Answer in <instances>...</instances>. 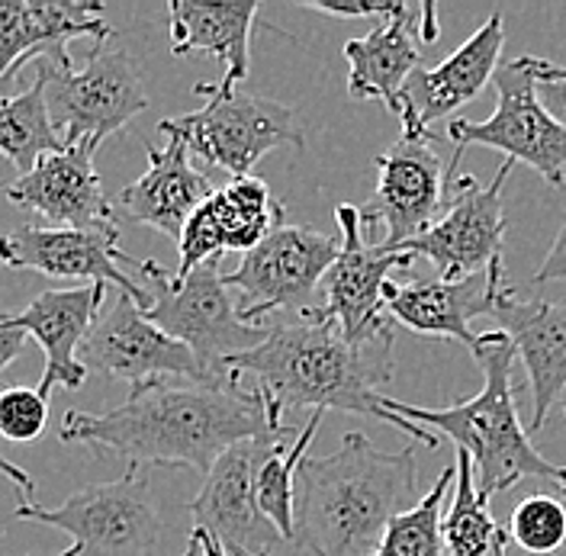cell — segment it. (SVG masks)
Listing matches in <instances>:
<instances>
[{
	"instance_id": "obj_1",
	"label": "cell",
	"mask_w": 566,
	"mask_h": 556,
	"mask_svg": "<svg viewBox=\"0 0 566 556\" xmlns=\"http://www.w3.org/2000/svg\"><path fill=\"white\" fill-rule=\"evenodd\" d=\"M268 335L258 348L235 354L229 360V374L254 377V389L268 402L274 424H283L286 409H313V412H348V416L380 418L396 424L402 434L424 448H438V438L402 416L384 409L380 396L392 380V328L354 345L342 328L318 310L290 315H271Z\"/></svg>"
},
{
	"instance_id": "obj_2",
	"label": "cell",
	"mask_w": 566,
	"mask_h": 556,
	"mask_svg": "<svg viewBox=\"0 0 566 556\" xmlns=\"http://www.w3.org/2000/svg\"><path fill=\"white\" fill-rule=\"evenodd\" d=\"M258 389L177 386L151 380L109 412H69L59 438L97 453L123 457L129 466L161 463L210 473L212 463L242 441L283 434Z\"/></svg>"
},
{
	"instance_id": "obj_3",
	"label": "cell",
	"mask_w": 566,
	"mask_h": 556,
	"mask_svg": "<svg viewBox=\"0 0 566 556\" xmlns=\"http://www.w3.org/2000/svg\"><path fill=\"white\" fill-rule=\"evenodd\" d=\"M416 448L380 451L345 434L328 457H306L296 476V541L313 556H374L387 524L419 502Z\"/></svg>"
},
{
	"instance_id": "obj_4",
	"label": "cell",
	"mask_w": 566,
	"mask_h": 556,
	"mask_svg": "<svg viewBox=\"0 0 566 556\" xmlns=\"http://www.w3.org/2000/svg\"><path fill=\"white\" fill-rule=\"evenodd\" d=\"M473 357L483 370V389L470 399L448 409H422L412 402L380 396L384 409L392 416L409 418L416 424H428V431H441L460 451L470 453L476 470V489L490 502L493 495L512 489L515 483L537 476L554 480L557 489L566 486V466L551 463L534 451L531 434L522 428L512 396V367L515 348L502 332H483Z\"/></svg>"
},
{
	"instance_id": "obj_5",
	"label": "cell",
	"mask_w": 566,
	"mask_h": 556,
	"mask_svg": "<svg viewBox=\"0 0 566 556\" xmlns=\"http://www.w3.org/2000/svg\"><path fill=\"white\" fill-rule=\"evenodd\" d=\"M136 267L151 296L145 318L193 350L216 386H232L235 380L229 374V360L258 348L268 335V325H251L242 318L219 261L197 267L187 277H177L145 258H136Z\"/></svg>"
},
{
	"instance_id": "obj_6",
	"label": "cell",
	"mask_w": 566,
	"mask_h": 556,
	"mask_svg": "<svg viewBox=\"0 0 566 556\" xmlns=\"http://www.w3.org/2000/svg\"><path fill=\"white\" fill-rule=\"evenodd\" d=\"M17 518L69 534L71 547L62 556H145L161 541V515L139 466L119 480L77 489L55 508L23 502Z\"/></svg>"
},
{
	"instance_id": "obj_7",
	"label": "cell",
	"mask_w": 566,
	"mask_h": 556,
	"mask_svg": "<svg viewBox=\"0 0 566 556\" xmlns=\"http://www.w3.org/2000/svg\"><path fill=\"white\" fill-rule=\"evenodd\" d=\"M207 104L197 113H184L158 126L161 136H177L190 155L203 158L212 168L235 177H251V168L274 148H303V133L290 106L254 97V94H222L216 84H197Z\"/></svg>"
},
{
	"instance_id": "obj_8",
	"label": "cell",
	"mask_w": 566,
	"mask_h": 556,
	"mask_svg": "<svg viewBox=\"0 0 566 556\" xmlns=\"http://www.w3.org/2000/svg\"><path fill=\"white\" fill-rule=\"evenodd\" d=\"M35 69L45 74L49 116L65 145H101L148 109L139 69L126 49L97 42L81 69L55 62H39Z\"/></svg>"
},
{
	"instance_id": "obj_9",
	"label": "cell",
	"mask_w": 566,
	"mask_h": 556,
	"mask_svg": "<svg viewBox=\"0 0 566 556\" xmlns=\"http://www.w3.org/2000/svg\"><path fill=\"white\" fill-rule=\"evenodd\" d=\"M493 116L483 123L451 119L448 139L463 155L467 145H483L502 151L509 161L534 168L547 183L560 187L566 180V129L537 101L534 55H522L495 71Z\"/></svg>"
},
{
	"instance_id": "obj_10",
	"label": "cell",
	"mask_w": 566,
	"mask_h": 556,
	"mask_svg": "<svg viewBox=\"0 0 566 556\" xmlns=\"http://www.w3.org/2000/svg\"><path fill=\"white\" fill-rule=\"evenodd\" d=\"M342 254V235H325L313 225H281L254 251L242 254L239 271L226 286L239 293V313L251 325L283 313L310 310V296Z\"/></svg>"
},
{
	"instance_id": "obj_11",
	"label": "cell",
	"mask_w": 566,
	"mask_h": 556,
	"mask_svg": "<svg viewBox=\"0 0 566 556\" xmlns=\"http://www.w3.org/2000/svg\"><path fill=\"white\" fill-rule=\"evenodd\" d=\"M438 136L399 139L389 151L377 155V190L360 209L364 229H380L377 248L399 251L402 244L424 235L451 203L458 171L434 155Z\"/></svg>"
},
{
	"instance_id": "obj_12",
	"label": "cell",
	"mask_w": 566,
	"mask_h": 556,
	"mask_svg": "<svg viewBox=\"0 0 566 556\" xmlns=\"http://www.w3.org/2000/svg\"><path fill=\"white\" fill-rule=\"evenodd\" d=\"M77 357L87 367V374L97 370L106 377L126 380L133 389L168 377L216 386L207 367L197 360V354L175 342L168 332H161L155 322H148L129 293H119L106 310H101Z\"/></svg>"
},
{
	"instance_id": "obj_13",
	"label": "cell",
	"mask_w": 566,
	"mask_h": 556,
	"mask_svg": "<svg viewBox=\"0 0 566 556\" xmlns=\"http://www.w3.org/2000/svg\"><path fill=\"white\" fill-rule=\"evenodd\" d=\"M335 222L342 232V254L325 277V303L318 313L332 318L348 342L360 345L392 328L387 315L389 274L406 271L416 258L364 242L360 209L352 203L335 207Z\"/></svg>"
},
{
	"instance_id": "obj_14",
	"label": "cell",
	"mask_w": 566,
	"mask_h": 556,
	"mask_svg": "<svg viewBox=\"0 0 566 556\" xmlns=\"http://www.w3.org/2000/svg\"><path fill=\"white\" fill-rule=\"evenodd\" d=\"M515 161L505 158L493 183L480 187L476 177H458L451 190L448 212L409 244L399 251L412 258H428L441 280H463L483 274L493 261L502 258V239H505V216H502V190L512 175Z\"/></svg>"
},
{
	"instance_id": "obj_15",
	"label": "cell",
	"mask_w": 566,
	"mask_h": 556,
	"mask_svg": "<svg viewBox=\"0 0 566 556\" xmlns=\"http://www.w3.org/2000/svg\"><path fill=\"white\" fill-rule=\"evenodd\" d=\"M283 434L242 441L212 463L200 492L190 499V515L197 522L193 527H203L222 547H239L254 556L277 550L283 534L258 505V470Z\"/></svg>"
},
{
	"instance_id": "obj_16",
	"label": "cell",
	"mask_w": 566,
	"mask_h": 556,
	"mask_svg": "<svg viewBox=\"0 0 566 556\" xmlns=\"http://www.w3.org/2000/svg\"><path fill=\"white\" fill-rule=\"evenodd\" d=\"M0 264L13 271H35L55 280H87L113 283L119 293H129L148 313V290L133 283L119 264H136V258L119 251V229H55V225H27L0 235Z\"/></svg>"
},
{
	"instance_id": "obj_17",
	"label": "cell",
	"mask_w": 566,
	"mask_h": 556,
	"mask_svg": "<svg viewBox=\"0 0 566 556\" xmlns=\"http://www.w3.org/2000/svg\"><path fill=\"white\" fill-rule=\"evenodd\" d=\"M101 145L77 141L39 158L30 175H20L3 197L20 209L49 219L55 229H116V207L104 197V183L94 171V151Z\"/></svg>"
},
{
	"instance_id": "obj_18",
	"label": "cell",
	"mask_w": 566,
	"mask_h": 556,
	"mask_svg": "<svg viewBox=\"0 0 566 556\" xmlns=\"http://www.w3.org/2000/svg\"><path fill=\"white\" fill-rule=\"evenodd\" d=\"M505 45L502 13L493 10L486 23L470 35L451 59L438 69H419L402 87V139L434 136L428 126L444 119L463 104L476 101L499 71V55Z\"/></svg>"
},
{
	"instance_id": "obj_19",
	"label": "cell",
	"mask_w": 566,
	"mask_h": 556,
	"mask_svg": "<svg viewBox=\"0 0 566 556\" xmlns=\"http://www.w3.org/2000/svg\"><path fill=\"white\" fill-rule=\"evenodd\" d=\"M113 39L97 0H0V84L30 62L71 65V39Z\"/></svg>"
},
{
	"instance_id": "obj_20",
	"label": "cell",
	"mask_w": 566,
	"mask_h": 556,
	"mask_svg": "<svg viewBox=\"0 0 566 556\" xmlns=\"http://www.w3.org/2000/svg\"><path fill=\"white\" fill-rule=\"evenodd\" d=\"M502 290H505V274H502V258H499L483 274L454 280V283L451 280L389 283L387 315L416 335L451 338L473 350L480 345V335L470 332V318L493 315Z\"/></svg>"
},
{
	"instance_id": "obj_21",
	"label": "cell",
	"mask_w": 566,
	"mask_h": 556,
	"mask_svg": "<svg viewBox=\"0 0 566 556\" xmlns=\"http://www.w3.org/2000/svg\"><path fill=\"white\" fill-rule=\"evenodd\" d=\"M106 286L84 283L71 290H45L20 313H0L7 325L27 332L45 350V370L35 382L42 396H52L55 386L81 389L87 380V367L81 364V345L104 310Z\"/></svg>"
},
{
	"instance_id": "obj_22",
	"label": "cell",
	"mask_w": 566,
	"mask_h": 556,
	"mask_svg": "<svg viewBox=\"0 0 566 556\" xmlns=\"http://www.w3.org/2000/svg\"><path fill=\"white\" fill-rule=\"evenodd\" d=\"M493 318L528 370L534 399L531 431H541L566 389V303L541 296L522 300L505 286L495 300Z\"/></svg>"
},
{
	"instance_id": "obj_23",
	"label": "cell",
	"mask_w": 566,
	"mask_h": 556,
	"mask_svg": "<svg viewBox=\"0 0 566 556\" xmlns=\"http://www.w3.org/2000/svg\"><path fill=\"white\" fill-rule=\"evenodd\" d=\"M212 180L193 168V155L177 136H165L161 148L148 145V171L119 190L116 209L139 225L180 242L190 216L210 200Z\"/></svg>"
},
{
	"instance_id": "obj_24",
	"label": "cell",
	"mask_w": 566,
	"mask_h": 556,
	"mask_svg": "<svg viewBox=\"0 0 566 556\" xmlns=\"http://www.w3.org/2000/svg\"><path fill=\"white\" fill-rule=\"evenodd\" d=\"M261 3H197V0H171L168 3V20H171V52L193 55L207 52L226 65L222 81L216 91L235 94L242 77L248 74V49L251 33L258 23Z\"/></svg>"
},
{
	"instance_id": "obj_25",
	"label": "cell",
	"mask_w": 566,
	"mask_h": 556,
	"mask_svg": "<svg viewBox=\"0 0 566 556\" xmlns=\"http://www.w3.org/2000/svg\"><path fill=\"white\" fill-rule=\"evenodd\" d=\"M342 55L348 59V94L354 101H380L399 119L402 87L422 69V49L416 42V13L402 10L380 20L374 33L348 39Z\"/></svg>"
},
{
	"instance_id": "obj_26",
	"label": "cell",
	"mask_w": 566,
	"mask_h": 556,
	"mask_svg": "<svg viewBox=\"0 0 566 556\" xmlns=\"http://www.w3.org/2000/svg\"><path fill=\"white\" fill-rule=\"evenodd\" d=\"M458 480L444 515V544L451 556H505L512 534L490 515V502L476 489V470L467 451H454Z\"/></svg>"
},
{
	"instance_id": "obj_27",
	"label": "cell",
	"mask_w": 566,
	"mask_h": 556,
	"mask_svg": "<svg viewBox=\"0 0 566 556\" xmlns=\"http://www.w3.org/2000/svg\"><path fill=\"white\" fill-rule=\"evenodd\" d=\"M216 222L222 229L226 251H254L268 235H274L286 216L283 203L271 193L261 177H235L210 197Z\"/></svg>"
},
{
	"instance_id": "obj_28",
	"label": "cell",
	"mask_w": 566,
	"mask_h": 556,
	"mask_svg": "<svg viewBox=\"0 0 566 556\" xmlns=\"http://www.w3.org/2000/svg\"><path fill=\"white\" fill-rule=\"evenodd\" d=\"M65 141L55 133L49 101H45V74L35 69L33 87L17 97H0V155L20 171L30 175L39 158L62 151Z\"/></svg>"
},
{
	"instance_id": "obj_29",
	"label": "cell",
	"mask_w": 566,
	"mask_h": 556,
	"mask_svg": "<svg viewBox=\"0 0 566 556\" xmlns=\"http://www.w3.org/2000/svg\"><path fill=\"white\" fill-rule=\"evenodd\" d=\"M325 412H313L300 434L286 431L274 441L271 453L258 470V505L264 518L283 534V541H296V476L303 460L310 457V441L316 438Z\"/></svg>"
},
{
	"instance_id": "obj_30",
	"label": "cell",
	"mask_w": 566,
	"mask_h": 556,
	"mask_svg": "<svg viewBox=\"0 0 566 556\" xmlns=\"http://www.w3.org/2000/svg\"><path fill=\"white\" fill-rule=\"evenodd\" d=\"M454 480L458 466L451 463L409 512L387 524L374 556H444V495L454 489Z\"/></svg>"
},
{
	"instance_id": "obj_31",
	"label": "cell",
	"mask_w": 566,
	"mask_h": 556,
	"mask_svg": "<svg viewBox=\"0 0 566 556\" xmlns=\"http://www.w3.org/2000/svg\"><path fill=\"white\" fill-rule=\"evenodd\" d=\"M512 541L534 556H547L566 544V508L560 499L534 492L512 512Z\"/></svg>"
},
{
	"instance_id": "obj_32",
	"label": "cell",
	"mask_w": 566,
	"mask_h": 556,
	"mask_svg": "<svg viewBox=\"0 0 566 556\" xmlns=\"http://www.w3.org/2000/svg\"><path fill=\"white\" fill-rule=\"evenodd\" d=\"M49 424V396L30 386L0 389V438L13 444H30Z\"/></svg>"
},
{
	"instance_id": "obj_33",
	"label": "cell",
	"mask_w": 566,
	"mask_h": 556,
	"mask_svg": "<svg viewBox=\"0 0 566 556\" xmlns=\"http://www.w3.org/2000/svg\"><path fill=\"white\" fill-rule=\"evenodd\" d=\"M306 10L325 13V17H338V20H364V17H396L402 10H409L399 0H300Z\"/></svg>"
},
{
	"instance_id": "obj_34",
	"label": "cell",
	"mask_w": 566,
	"mask_h": 556,
	"mask_svg": "<svg viewBox=\"0 0 566 556\" xmlns=\"http://www.w3.org/2000/svg\"><path fill=\"white\" fill-rule=\"evenodd\" d=\"M534 77H537V101L566 129V69L534 55Z\"/></svg>"
},
{
	"instance_id": "obj_35",
	"label": "cell",
	"mask_w": 566,
	"mask_h": 556,
	"mask_svg": "<svg viewBox=\"0 0 566 556\" xmlns=\"http://www.w3.org/2000/svg\"><path fill=\"white\" fill-rule=\"evenodd\" d=\"M554 280H566V219L541 264V271L534 274V283H554Z\"/></svg>"
},
{
	"instance_id": "obj_36",
	"label": "cell",
	"mask_w": 566,
	"mask_h": 556,
	"mask_svg": "<svg viewBox=\"0 0 566 556\" xmlns=\"http://www.w3.org/2000/svg\"><path fill=\"white\" fill-rule=\"evenodd\" d=\"M27 332H20V328H13V325H7L3 322V315H0V370H7L23 348H27Z\"/></svg>"
},
{
	"instance_id": "obj_37",
	"label": "cell",
	"mask_w": 566,
	"mask_h": 556,
	"mask_svg": "<svg viewBox=\"0 0 566 556\" xmlns=\"http://www.w3.org/2000/svg\"><path fill=\"white\" fill-rule=\"evenodd\" d=\"M0 473H3V476H7V480H10V483L17 486V492H20V495H27V499H30V495L35 492L33 476H30L27 470H20L17 463H10V460H7L3 453H0Z\"/></svg>"
},
{
	"instance_id": "obj_38",
	"label": "cell",
	"mask_w": 566,
	"mask_h": 556,
	"mask_svg": "<svg viewBox=\"0 0 566 556\" xmlns=\"http://www.w3.org/2000/svg\"><path fill=\"white\" fill-rule=\"evenodd\" d=\"M190 541H193V544L200 547V554H203V556H226L222 544H219V541H216L212 534H207L203 527H193V531H190Z\"/></svg>"
},
{
	"instance_id": "obj_39",
	"label": "cell",
	"mask_w": 566,
	"mask_h": 556,
	"mask_svg": "<svg viewBox=\"0 0 566 556\" xmlns=\"http://www.w3.org/2000/svg\"><path fill=\"white\" fill-rule=\"evenodd\" d=\"M419 13H422V35H424V42H431V39L438 35V23H434V13H438V10H434V3H424Z\"/></svg>"
},
{
	"instance_id": "obj_40",
	"label": "cell",
	"mask_w": 566,
	"mask_h": 556,
	"mask_svg": "<svg viewBox=\"0 0 566 556\" xmlns=\"http://www.w3.org/2000/svg\"><path fill=\"white\" fill-rule=\"evenodd\" d=\"M226 550V556H254V554H248V550H239V547H222Z\"/></svg>"
},
{
	"instance_id": "obj_41",
	"label": "cell",
	"mask_w": 566,
	"mask_h": 556,
	"mask_svg": "<svg viewBox=\"0 0 566 556\" xmlns=\"http://www.w3.org/2000/svg\"><path fill=\"white\" fill-rule=\"evenodd\" d=\"M557 406H560V412H564V418H566V389H564V396H560V402H557Z\"/></svg>"
},
{
	"instance_id": "obj_42",
	"label": "cell",
	"mask_w": 566,
	"mask_h": 556,
	"mask_svg": "<svg viewBox=\"0 0 566 556\" xmlns=\"http://www.w3.org/2000/svg\"><path fill=\"white\" fill-rule=\"evenodd\" d=\"M557 492H560V495H564V499H566V486H564V489H557Z\"/></svg>"
}]
</instances>
